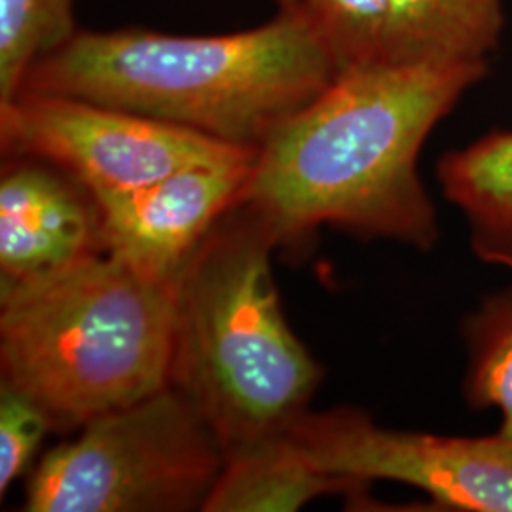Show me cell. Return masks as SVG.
I'll use <instances>...</instances> for the list:
<instances>
[{
    "label": "cell",
    "instance_id": "1",
    "mask_svg": "<svg viewBox=\"0 0 512 512\" xmlns=\"http://www.w3.org/2000/svg\"><path fill=\"white\" fill-rule=\"evenodd\" d=\"M488 63H387L338 74L258 147L236 205L281 247L330 226L431 251L439 213L421 181V148Z\"/></svg>",
    "mask_w": 512,
    "mask_h": 512
},
{
    "label": "cell",
    "instance_id": "2",
    "mask_svg": "<svg viewBox=\"0 0 512 512\" xmlns=\"http://www.w3.org/2000/svg\"><path fill=\"white\" fill-rule=\"evenodd\" d=\"M340 73L302 6H294L228 35L78 31L33 67L19 93L84 99L258 148Z\"/></svg>",
    "mask_w": 512,
    "mask_h": 512
},
{
    "label": "cell",
    "instance_id": "3",
    "mask_svg": "<svg viewBox=\"0 0 512 512\" xmlns=\"http://www.w3.org/2000/svg\"><path fill=\"white\" fill-rule=\"evenodd\" d=\"M275 249L266 226L236 205L175 277L169 387L228 458L285 435L323 380L281 308Z\"/></svg>",
    "mask_w": 512,
    "mask_h": 512
},
{
    "label": "cell",
    "instance_id": "4",
    "mask_svg": "<svg viewBox=\"0 0 512 512\" xmlns=\"http://www.w3.org/2000/svg\"><path fill=\"white\" fill-rule=\"evenodd\" d=\"M175 279L101 253L0 285V372L73 431L169 385Z\"/></svg>",
    "mask_w": 512,
    "mask_h": 512
},
{
    "label": "cell",
    "instance_id": "5",
    "mask_svg": "<svg viewBox=\"0 0 512 512\" xmlns=\"http://www.w3.org/2000/svg\"><path fill=\"white\" fill-rule=\"evenodd\" d=\"M226 452L173 387L97 416L27 482V512L202 511Z\"/></svg>",
    "mask_w": 512,
    "mask_h": 512
},
{
    "label": "cell",
    "instance_id": "6",
    "mask_svg": "<svg viewBox=\"0 0 512 512\" xmlns=\"http://www.w3.org/2000/svg\"><path fill=\"white\" fill-rule=\"evenodd\" d=\"M0 141L4 156L55 165L92 194L133 190L190 165L258 152L128 110L46 93H19L0 107Z\"/></svg>",
    "mask_w": 512,
    "mask_h": 512
},
{
    "label": "cell",
    "instance_id": "7",
    "mask_svg": "<svg viewBox=\"0 0 512 512\" xmlns=\"http://www.w3.org/2000/svg\"><path fill=\"white\" fill-rule=\"evenodd\" d=\"M287 435L315 469L420 490L446 511L512 512V444L391 429L353 406L306 410Z\"/></svg>",
    "mask_w": 512,
    "mask_h": 512
},
{
    "label": "cell",
    "instance_id": "8",
    "mask_svg": "<svg viewBox=\"0 0 512 512\" xmlns=\"http://www.w3.org/2000/svg\"><path fill=\"white\" fill-rule=\"evenodd\" d=\"M256 154L190 165L133 190L92 194L105 253L147 277L175 279L213 226L236 207Z\"/></svg>",
    "mask_w": 512,
    "mask_h": 512
},
{
    "label": "cell",
    "instance_id": "9",
    "mask_svg": "<svg viewBox=\"0 0 512 512\" xmlns=\"http://www.w3.org/2000/svg\"><path fill=\"white\" fill-rule=\"evenodd\" d=\"M101 253L92 192L48 162L8 156L0 179V285L42 279Z\"/></svg>",
    "mask_w": 512,
    "mask_h": 512
},
{
    "label": "cell",
    "instance_id": "10",
    "mask_svg": "<svg viewBox=\"0 0 512 512\" xmlns=\"http://www.w3.org/2000/svg\"><path fill=\"white\" fill-rule=\"evenodd\" d=\"M437 181L465 220L473 255L512 270V131H492L444 152Z\"/></svg>",
    "mask_w": 512,
    "mask_h": 512
},
{
    "label": "cell",
    "instance_id": "11",
    "mask_svg": "<svg viewBox=\"0 0 512 512\" xmlns=\"http://www.w3.org/2000/svg\"><path fill=\"white\" fill-rule=\"evenodd\" d=\"M366 488L315 469L285 433L226 459L202 511L293 512L323 495L359 497Z\"/></svg>",
    "mask_w": 512,
    "mask_h": 512
},
{
    "label": "cell",
    "instance_id": "12",
    "mask_svg": "<svg viewBox=\"0 0 512 512\" xmlns=\"http://www.w3.org/2000/svg\"><path fill=\"white\" fill-rule=\"evenodd\" d=\"M503 21V0H389L382 61L488 63Z\"/></svg>",
    "mask_w": 512,
    "mask_h": 512
},
{
    "label": "cell",
    "instance_id": "13",
    "mask_svg": "<svg viewBox=\"0 0 512 512\" xmlns=\"http://www.w3.org/2000/svg\"><path fill=\"white\" fill-rule=\"evenodd\" d=\"M461 340L463 399L473 410H495V435L512 444V287L480 298L461 323Z\"/></svg>",
    "mask_w": 512,
    "mask_h": 512
},
{
    "label": "cell",
    "instance_id": "14",
    "mask_svg": "<svg viewBox=\"0 0 512 512\" xmlns=\"http://www.w3.org/2000/svg\"><path fill=\"white\" fill-rule=\"evenodd\" d=\"M76 0H0V107L18 97L27 74L78 33Z\"/></svg>",
    "mask_w": 512,
    "mask_h": 512
},
{
    "label": "cell",
    "instance_id": "15",
    "mask_svg": "<svg viewBox=\"0 0 512 512\" xmlns=\"http://www.w3.org/2000/svg\"><path fill=\"white\" fill-rule=\"evenodd\" d=\"M342 71L382 61L389 0H302Z\"/></svg>",
    "mask_w": 512,
    "mask_h": 512
},
{
    "label": "cell",
    "instance_id": "16",
    "mask_svg": "<svg viewBox=\"0 0 512 512\" xmlns=\"http://www.w3.org/2000/svg\"><path fill=\"white\" fill-rule=\"evenodd\" d=\"M54 429L48 412L10 385H0V494L14 484Z\"/></svg>",
    "mask_w": 512,
    "mask_h": 512
},
{
    "label": "cell",
    "instance_id": "17",
    "mask_svg": "<svg viewBox=\"0 0 512 512\" xmlns=\"http://www.w3.org/2000/svg\"><path fill=\"white\" fill-rule=\"evenodd\" d=\"M274 2L279 8H294V6H298L302 0H274Z\"/></svg>",
    "mask_w": 512,
    "mask_h": 512
}]
</instances>
